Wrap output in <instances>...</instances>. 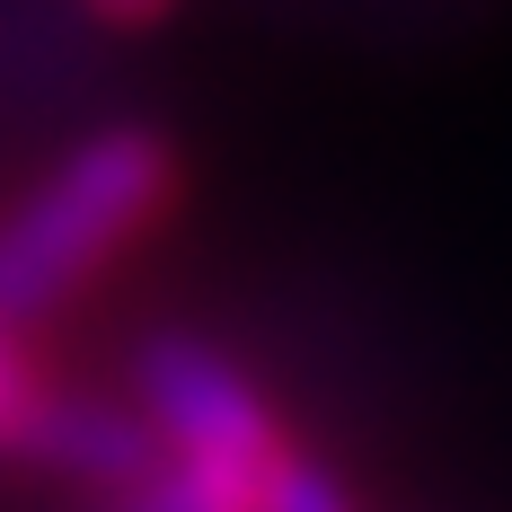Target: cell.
<instances>
[{
    "mask_svg": "<svg viewBox=\"0 0 512 512\" xmlns=\"http://www.w3.org/2000/svg\"><path fill=\"white\" fill-rule=\"evenodd\" d=\"M45 407H53V380L18 354V327H0V451H9V460H27Z\"/></svg>",
    "mask_w": 512,
    "mask_h": 512,
    "instance_id": "3",
    "label": "cell"
},
{
    "mask_svg": "<svg viewBox=\"0 0 512 512\" xmlns=\"http://www.w3.org/2000/svg\"><path fill=\"white\" fill-rule=\"evenodd\" d=\"M265 512H345V495H336V477H327V468H309L301 451H292V468L274 477Z\"/></svg>",
    "mask_w": 512,
    "mask_h": 512,
    "instance_id": "4",
    "label": "cell"
},
{
    "mask_svg": "<svg viewBox=\"0 0 512 512\" xmlns=\"http://www.w3.org/2000/svg\"><path fill=\"white\" fill-rule=\"evenodd\" d=\"M177 195V151L151 124H106L36 177L27 204L0 212V327L62 309L124 239H142Z\"/></svg>",
    "mask_w": 512,
    "mask_h": 512,
    "instance_id": "1",
    "label": "cell"
},
{
    "mask_svg": "<svg viewBox=\"0 0 512 512\" xmlns=\"http://www.w3.org/2000/svg\"><path fill=\"white\" fill-rule=\"evenodd\" d=\"M142 407H151L168 460L221 512H265L274 477L292 468V433L274 424L248 371L204 336H151L142 345Z\"/></svg>",
    "mask_w": 512,
    "mask_h": 512,
    "instance_id": "2",
    "label": "cell"
},
{
    "mask_svg": "<svg viewBox=\"0 0 512 512\" xmlns=\"http://www.w3.org/2000/svg\"><path fill=\"white\" fill-rule=\"evenodd\" d=\"M89 9H98V18H115V27H142V18H159L168 0H89Z\"/></svg>",
    "mask_w": 512,
    "mask_h": 512,
    "instance_id": "5",
    "label": "cell"
}]
</instances>
